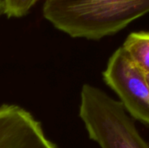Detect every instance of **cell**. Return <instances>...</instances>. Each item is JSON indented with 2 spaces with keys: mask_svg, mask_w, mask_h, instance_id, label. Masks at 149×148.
Listing matches in <instances>:
<instances>
[{
  "mask_svg": "<svg viewBox=\"0 0 149 148\" xmlns=\"http://www.w3.org/2000/svg\"><path fill=\"white\" fill-rule=\"evenodd\" d=\"M122 48L145 74H149V32L140 31L129 34Z\"/></svg>",
  "mask_w": 149,
  "mask_h": 148,
  "instance_id": "obj_4",
  "label": "cell"
},
{
  "mask_svg": "<svg viewBox=\"0 0 149 148\" xmlns=\"http://www.w3.org/2000/svg\"><path fill=\"white\" fill-rule=\"evenodd\" d=\"M146 79H147V83H148V85L149 88V74H146Z\"/></svg>",
  "mask_w": 149,
  "mask_h": 148,
  "instance_id": "obj_7",
  "label": "cell"
},
{
  "mask_svg": "<svg viewBox=\"0 0 149 148\" xmlns=\"http://www.w3.org/2000/svg\"><path fill=\"white\" fill-rule=\"evenodd\" d=\"M103 79L118 95L126 112L149 126V88L146 74L133 62L122 46L110 57Z\"/></svg>",
  "mask_w": 149,
  "mask_h": 148,
  "instance_id": "obj_3",
  "label": "cell"
},
{
  "mask_svg": "<svg viewBox=\"0 0 149 148\" xmlns=\"http://www.w3.org/2000/svg\"><path fill=\"white\" fill-rule=\"evenodd\" d=\"M79 117L100 148H149L121 103L98 87L83 85Z\"/></svg>",
  "mask_w": 149,
  "mask_h": 148,
  "instance_id": "obj_2",
  "label": "cell"
},
{
  "mask_svg": "<svg viewBox=\"0 0 149 148\" xmlns=\"http://www.w3.org/2000/svg\"><path fill=\"white\" fill-rule=\"evenodd\" d=\"M38 0H3L4 12L9 17H22L25 16Z\"/></svg>",
  "mask_w": 149,
  "mask_h": 148,
  "instance_id": "obj_5",
  "label": "cell"
},
{
  "mask_svg": "<svg viewBox=\"0 0 149 148\" xmlns=\"http://www.w3.org/2000/svg\"><path fill=\"white\" fill-rule=\"evenodd\" d=\"M4 12V3L3 0H0V15L3 14Z\"/></svg>",
  "mask_w": 149,
  "mask_h": 148,
  "instance_id": "obj_6",
  "label": "cell"
},
{
  "mask_svg": "<svg viewBox=\"0 0 149 148\" xmlns=\"http://www.w3.org/2000/svg\"><path fill=\"white\" fill-rule=\"evenodd\" d=\"M42 11L67 35L98 40L149 13V0H45Z\"/></svg>",
  "mask_w": 149,
  "mask_h": 148,
  "instance_id": "obj_1",
  "label": "cell"
}]
</instances>
